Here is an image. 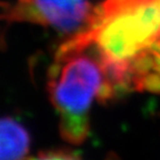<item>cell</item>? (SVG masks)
<instances>
[{"label":"cell","mask_w":160,"mask_h":160,"mask_svg":"<svg viewBox=\"0 0 160 160\" xmlns=\"http://www.w3.org/2000/svg\"><path fill=\"white\" fill-rule=\"evenodd\" d=\"M31 138L27 128L11 117L0 118V159L27 158Z\"/></svg>","instance_id":"cell-3"},{"label":"cell","mask_w":160,"mask_h":160,"mask_svg":"<svg viewBox=\"0 0 160 160\" xmlns=\"http://www.w3.org/2000/svg\"><path fill=\"white\" fill-rule=\"evenodd\" d=\"M132 85L136 91H147L155 95H160V75L158 72H148L142 77H133Z\"/></svg>","instance_id":"cell-6"},{"label":"cell","mask_w":160,"mask_h":160,"mask_svg":"<svg viewBox=\"0 0 160 160\" xmlns=\"http://www.w3.org/2000/svg\"><path fill=\"white\" fill-rule=\"evenodd\" d=\"M129 66L132 78L142 77L148 72H150L151 70H153L155 55L148 49H143L130 59Z\"/></svg>","instance_id":"cell-5"},{"label":"cell","mask_w":160,"mask_h":160,"mask_svg":"<svg viewBox=\"0 0 160 160\" xmlns=\"http://www.w3.org/2000/svg\"><path fill=\"white\" fill-rule=\"evenodd\" d=\"M105 78L99 61L83 52L62 62L59 77L47 81L49 99L59 113H85Z\"/></svg>","instance_id":"cell-1"},{"label":"cell","mask_w":160,"mask_h":160,"mask_svg":"<svg viewBox=\"0 0 160 160\" xmlns=\"http://www.w3.org/2000/svg\"><path fill=\"white\" fill-rule=\"evenodd\" d=\"M59 133L65 142L82 145L90 135L89 113H60Z\"/></svg>","instance_id":"cell-4"},{"label":"cell","mask_w":160,"mask_h":160,"mask_svg":"<svg viewBox=\"0 0 160 160\" xmlns=\"http://www.w3.org/2000/svg\"><path fill=\"white\" fill-rule=\"evenodd\" d=\"M96 100L101 106H108L116 100L113 81H111L109 78L105 77L99 85V88L96 92Z\"/></svg>","instance_id":"cell-8"},{"label":"cell","mask_w":160,"mask_h":160,"mask_svg":"<svg viewBox=\"0 0 160 160\" xmlns=\"http://www.w3.org/2000/svg\"><path fill=\"white\" fill-rule=\"evenodd\" d=\"M153 70L160 75V55H155V66Z\"/></svg>","instance_id":"cell-9"},{"label":"cell","mask_w":160,"mask_h":160,"mask_svg":"<svg viewBox=\"0 0 160 160\" xmlns=\"http://www.w3.org/2000/svg\"><path fill=\"white\" fill-rule=\"evenodd\" d=\"M37 158H39V159H68V160H75V159H81V158H82V156L80 155L79 151L71 149V148L58 147V148H51V149L41 150V151L38 153Z\"/></svg>","instance_id":"cell-7"},{"label":"cell","mask_w":160,"mask_h":160,"mask_svg":"<svg viewBox=\"0 0 160 160\" xmlns=\"http://www.w3.org/2000/svg\"><path fill=\"white\" fill-rule=\"evenodd\" d=\"M45 18L47 26L62 33H76L83 29L92 5L88 0H31Z\"/></svg>","instance_id":"cell-2"}]
</instances>
